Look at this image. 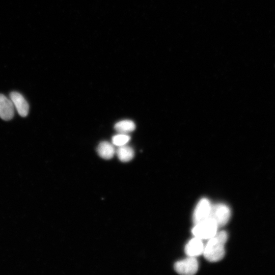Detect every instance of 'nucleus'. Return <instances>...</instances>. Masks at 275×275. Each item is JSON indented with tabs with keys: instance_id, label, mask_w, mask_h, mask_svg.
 <instances>
[{
	"instance_id": "2",
	"label": "nucleus",
	"mask_w": 275,
	"mask_h": 275,
	"mask_svg": "<svg viewBox=\"0 0 275 275\" xmlns=\"http://www.w3.org/2000/svg\"><path fill=\"white\" fill-rule=\"evenodd\" d=\"M218 226L211 218H208L197 224L192 229L195 237L202 239H209L217 232Z\"/></svg>"
},
{
	"instance_id": "3",
	"label": "nucleus",
	"mask_w": 275,
	"mask_h": 275,
	"mask_svg": "<svg viewBox=\"0 0 275 275\" xmlns=\"http://www.w3.org/2000/svg\"><path fill=\"white\" fill-rule=\"evenodd\" d=\"M231 216L229 207L224 204H216L211 206L209 217L217 224L218 227L225 225Z\"/></svg>"
},
{
	"instance_id": "7",
	"label": "nucleus",
	"mask_w": 275,
	"mask_h": 275,
	"mask_svg": "<svg viewBox=\"0 0 275 275\" xmlns=\"http://www.w3.org/2000/svg\"><path fill=\"white\" fill-rule=\"evenodd\" d=\"M14 109L11 100L0 94V117L4 120L11 119L14 115Z\"/></svg>"
},
{
	"instance_id": "5",
	"label": "nucleus",
	"mask_w": 275,
	"mask_h": 275,
	"mask_svg": "<svg viewBox=\"0 0 275 275\" xmlns=\"http://www.w3.org/2000/svg\"><path fill=\"white\" fill-rule=\"evenodd\" d=\"M211 205L209 200L203 198L197 204L193 214V221L197 224L209 217Z\"/></svg>"
},
{
	"instance_id": "11",
	"label": "nucleus",
	"mask_w": 275,
	"mask_h": 275,
	"mask_svg": "<svg viewBox=\"0 0 275 275\" xmlns=\"http://www.w3.org/2000/svg\"><path fill=\"white\" fill-rule=\"evenodd\" d=\"M114 128L119 133L127 134L135 129V125L131 120H124L116 123Z\"/></svg>"
},
{
	"instance_id": "4",
	"label": "nucleus",
	"mask_w": 275,
	"mask_h": 275,
	"mask_svg": "<svg viewBox=\"0 0 275 275\" xmlns=\"http://www.w3.org/2000/svg\"><path fill=\"white\" fill-rule=\"evenodd\" d=\"M199 268V263L195 257L188 258L175 263V271L183 275H193L195 274Z\"/></svg>"
},
{
	"instance_id": "8",
	"label": "nucleus",
	"mask_w": 275,
	"mask_h": 275,
	"mask_svg": "<svg viewBox=\"0 0 275 275\" xmlns=\"http://www.w3.org/2000/svg\"><path fill=\"white\" fill-rule=\"evenodd\" d=\"M204 249V245L202 239L195 237L187 243L184 251L188 257H196L202 254Z\"/></svg>"
},
{
	"instance_id": "9",
	"label": "nucleus",
	"mask_w": 275,
	"mask_h": 275,
	"mask_svg": "<svg viewBox=\"0 0 275 275\" xmlns=\"http://www.w3.org/2000/svg\"><path fill=\"white\" fill-rule=\"evenodd\" d=\"M98 155L102 158L109 159L113 158L116 150L113 143L107 141L101 142L97 149Z\"/></svg>"
},
{
	"instance_id": "6",
	"label": "nucleus",
	"mask_w": 275,
	"mask_h": 275,
	"mask_svg": "<svg viewBox=\"0 0 275 275\" xmlns=\"http://www.w3.org/2000/svg\"><path fill=\"white\" fill-rule=\"evenodd\" d=\"M9 97L18 114L21 117H26L29 113V105L22 94L13 91L10 93Z\"/></svg>"
},
{
	"instance_id": "10",
	"label": "nucleus",
	"mask_w": 275,
	"mask_h": 275,
	"mask_svg": "<svg viewBox=\"0 0 275 275\" xmlns=\"http://www.w3.org/2000/svg\"><path fill=\"white\" fill-rule=\"evenodd\" d=\"M116 153L119 159L122 162L130 161L134 155L132 148L126 145L118 147L116 150Z\"/></svg>"
},
{
	"instance_id": "1",
	"label": "nucleus",
	"mask_w": 275,
	"mask_h": 275,
	"mask_svg": "<svg viewBox=\"0 0 275 275\" xmlns=\"http://www.w3.org/2000/svg\"><path fill=\"white\" fill-rule=\"evenodd\" d=\"M228 239V234L225 231L216 232L215 235L208 239L203 254L210 262H217L225 256L224 245Z\"/></svg>"
},
{
	"instance_id": "12",
	"label": "nucleus",
	"mask_w": 275,
	"mask_h": 275,
	"mask_svg": "<svg viewBox=\"0 0 275 275\" xmlns=\"http://www.w3.org/2000/svg\"><path fill=\"white\" fill-rule=\"evenodd\" d=\"M130 137L126 133H119L112 138V143L114 145L119 147L126 145L129 141Z\"/></svg>"
}]
</instances>
